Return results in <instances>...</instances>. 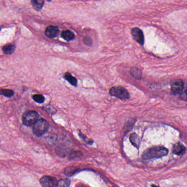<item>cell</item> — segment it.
<instances>
[{"label":"cell","mask_w":187,"mask_h":187,"mask_svg":"<svg viewBox=\"0 0 187 187\" xmlns=\"http://www.w3.org/2000/svg\"><path fill=\"white\" fill-rule=\"evenodd\" d=\"M168 154V150L167 148L157 146L145 150L142 154V158L145 160L159 158L166 156Z\"/></svg>","instance_id":"obj_1"},{"label":"cell","mask_w":187,"mask_h":187,"mask_svg":"<svg viewBox=\"0 0 187 187\" xmlns=\"http://www.w3.org/2000/svg\"><path fill=\"white\" fill-rule=\"evenodd\" d=\"M48 128V122L44 119H40L33 125V132L36 136L41 137L47 131Z\"/></svg>","instance_id":"obj_2"},{"label":"cell","mask_w":187,"mask_h":187,"mask_svg":"<svg viewBox=\"0 0 187 187\" xmlns=\"http://www.w3.org/2000/svg\"><path fill=\"white\" fill-rule=\"evenodd\" d=\"M38 117L39 115L36 111H26L23 114L22 117L23 123L28 126L34 125L38 120Z\"/></svg>","instance_id":"obj_3"},{"label":"cell","mask_w":187,"mask_h":187,"mask_svg":"<svg viewBox=\"0 0 187 187\" xmlns=\"http://www.w3.org/2000/svg\"><path fill=\"white\" fill-rule=\"evenodd\" d=\"M110 95L116 97L121 100L128 99L130 98V95L128 91L122 87H112L109 91Z\"/></svg>","instance_id":"obj_4"},{"label":"cell","mask_w":187,"mask_h":187,"mask_svg":"<svg viewBox=\"0 0 187 187\" xmlns=\"http://www.w3.org/2000/svg\"><path fill=\"white\" fill-rule=\"evenodd\" d=\"M58 182L54 177L47 176H44L40 180V183L43 187H56Z\"/></svg>","instance_id":"obj_5"},{"label":"cell","mask_w":187,"mask_h":187,"mask_svg":"<svg viewBox=\"0 0 187 187\" xmlns=\"http://www.w3.org/2000/svg\"><path fill=\"white\" fill-rule=\"evenodd\" d=\"M184 82L182 80H176L171 84V92L174 95L182 94L184 89Z\"/></svg>","instance_id":"obj_6"},{"label":"cell","mask_w":187,"mask_h":187,"mask_svg":"<svg viewBox=\"0 0 187 187\" xmlns=\"http://www.w3.org/2000/svg\"><path fill=\"white\" fill-rule=\"evenodd\" d=\"M132 35L134 39L141 45H143L144 43V37L143 32L139 28L135 27L132 29Z\"/></svg>","instance_id":"obj_7"},{"label":"cell","mask_w":187,"mask_h":187,"mask_svg":"<svg viewBox=\"0 0 187 187\" xmlns=\"http://www.w3.org/2000/svg\"><path fill=\"white\" fill-rule=\"evenodd\" d=\"M59 30L58 27L54 26H49L45 31V35L47 37L53 38L56 37L59 34Z\"/></svg>","instance_id":"obj_8"},{"label":"cell","mask_w":187,"mask_h":187,"mask_svg":"<svg viewBox=\"0 0 187 187\" xmlns=\"http://www.w3.org/2000/svg\"><path fill=\"white\" fill-rule=\"evenodd\" d=\"M186 150V148L183 145L180 143H177L174 145L172 152L175 154L180 156L185 153Z\"/></svg>","instance_id":"obj_9"},{"label":"cell","mask_w":187,"mask_h":187,"mask_svg":"<svg viewBox=\"0 0 187 187\" xmlns=\"http://www.w3.org/2000/svg\"><path fill=\"white\" fill-rule=\"evenodd\" d=\"M61 36L65 41H70L74 39L75 35L72 31L70 30H65L63 31Z\"/></svg>","instance_id":"obj_10"},{"label":"cell","mask_w":187,"mask_h":187,"mask_svg":"<svg viewBox=\"0 0 187 187\" xmlns=\"http://www.w3.org/2000/svg\"><path fill=\"white\" fill-rule=\"evenodd\" d=\"M15 49V47L14 45L9 44L5 45L2 48V50L5 54L10 55L14 53Z\"/></svg>","instance_id":"obj_11"},{"label":"cell","mask_w":187,"mask_h":187,"mask_svg":"<svg viewBox=\"0 0 187 187\" xmlns=\"http://www.w3.org/2000/svg\"><path fill=\"white\" fill-rule=\"evenodd\" d=\"M33 7L38 11H40L44 6V0H31Z\"/></svg>","instance_id":"obj_12"},{"label":"cell","mask_w":187,"mask_h":187,"mask_svg":"<svg viewBox=\"0 0 187 187\" xmlns=\"http://www.w3.org/2000/svg\"><path fill=\"white\" fill-rule=\"evenodd\" d=\"M130 140L131 141V144H132L135 147L138 148L139 144H140V140L137 135L135 133L132 134L130 135Z\"/></svg>","instance_id":"obj_13"},{"label":"cell","mask_w":187,"mask_h":187,"mask_svg":"<svg viewBox=\"0 0 187 187\" xmlns=\"http://www.w3.org/2000/svg\"><path fill=\"white\" fill-rule=\"evenodd\" d=\"M64 78L65 79H67L68 81H69L72 85H74V86L77 85V79L74 77H73L69 72H67L65 74Z\"/></svg>","instance_id":"obj_14"},{"label":"cell","mask_w":187,"mask_h":187,"mask_svg":"<svg viewBox=\"0 0 187 187\" xmlns=\"http://www.w3.org/2000/svg\"><path fill=\"white\" fill-rule=\"evenodd\" d=\"M131 75L136 79H140L142 78V72L139 69L136 67L131 68L130 71Z\"/></svg>","instance_id":"obj_15"},{"label":"cell","mask_w":187,"mask_h":187,"mask_svg":"<svg viewBox=\"0 0 187 187\" xmlns=\"http://www.w3.org/2000/svg\"><path fill=\"white\" fill-rule=\"evenodd\" d=\"M70 181L68 179L61 180L58 182L56 187H69Z\"/></svg>","instance_id":"obj_16"},{"label":"cell","mask_w":187,"mask_h":187,"mask_svg":"<svg viewBox=\"0 0 187 187\" xmlns=\"http://www.w3.org/2000/svg\"><path fill=\"white\" fill-rule=\"evenodd\" d=\"M33 100H34L35 102L39 103V104H42L44 101V98L42 95L41 94H36L32 96Z\"/></svg>","instance_id":"obj_17"},{"label":"cell","mask_w":187,"mask_h":187,"mask_svg":"<svg viewBox=\"0 0 187 187\" xmlns=\"http://www.w3.org/2000/svg\"><path fill=\"white\" fill-rule=\"evenodd\" d=\"M1 93L7 98H11L14 95V91L10 89H1Z\"/></svg>","instance_id":"obj_18"},{"label":"cell","mask_w":187,"mask_h":187,"mask_svg":"<svg viewBox=\"0 0 187 187\" xmlns=\"http://www.w3.org/2000/svg\"><path fill=\"white\" fill-rule=\"evenodd\" d=\"M79 135H80V136L81 137V138L83 140V141H84L85 142H86L87 144H92L93 143V142L92 141H89L88 139H87V138H86V137H85L83 135H82L81 134H79Z\"/></svg>","instance_id":"obj_19"},{"label":"cell","mask_w":187,"mask_h":187,"mask_svg":"<svg viewBox=\"0 0 187 187\" xmlns=\"http://www.w3.org/2000/svg\"><path fill=\"white\" fill-rule=\"evenodd\" d=\"M85 43L87 44V45H91V43H92V42H91V40L90 38H85Z\"/></svg>","instance_id":"obj_20"},{"label":"cell","mask_w":187,"mask_h":187,"mask_svg":"<svg viewBox=\"0 0 187 187\" xmlns=\"http://www.w3.org/2000/svg\"><path fill=\"white\" fill-rule=\"evenodd\" d=\"M184 93L185 94V96H186V98H187V84H186V87H185V90H184Z\"/></svg>","instance_id":"obj_21"},{"label":"cell","mask_w":187,"mask_h":187,"mask_svg":"<svg viewBox=\"0 0 187 187\" xmlns=\"http://www.w3.org/2000/svg\"><path fill=\"white\" fill-rule=\"evenodd\" d=\"M152 187H158L156 186H154V185H152Z\"/></svg>","instance_id":"obj_22"}]
</instances>
